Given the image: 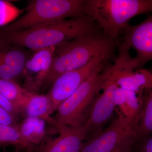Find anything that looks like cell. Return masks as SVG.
<instances>
[{"instance_id": "ac0fdd59", "label": "cell", "mask_w": 152, "mask_h": 152, "mask_svg": "<svg viewBox=\"0 0 152 152\" xmlns=\"http://www.w3.org/2000/svg\"><path fill=\"white\" fill-rule=\"evenodd\" d=\"M4 145H13L16 148L28 151H34L38 149L25 140L18 127L0 124V147Z\"/></svg>"}, {"instance_id": "52a82bcc", "label": "cell", "mask_w": 152, "mask_h": 152, "mask_svg": "<svg viewBox=\"0 0 152 152\" xmlns=\"http://www.w3.org/2000/svg\"><path fill=\"white\" fill-rule=\"evenodd\" d=\"M114 56L105 54L95 57L86 65L59 76L51 85L48 95L51 100L54 112L81 85L99 68L106 65Z\"/></svg>"}, {"instance_id": "9c48e42d", "label": "cell", "mask_w": 152, "mask_h": 152, "mask_svg": "<svg viewBox=\"0 0 152 152\" xmlns=\"http://www.w3.org/2000/svg\"><path fill=\"white\" fill-rule=\"evenodd\" d=\"M102 79V94L96 98L83 125L87 133L85 141L96 137L103 132L104 126L110 119L116 107L114 95L118 86L115 82Z\"/></svg>"}, {"instance_id": "ba28073f", "label": "cell", "mask_w": 152, "mask_h": 152, "mask_svg": "<svg viewBox=\"0 0 152 152\" xmlns=\"http://www.w3.org/2000/svg\"><path fill=\"white\" fill-rule=\"evenodd\" d=\"M134 126L121 114L101 134L83 143L80 152H111L116 148L130 152Z\"/></svg>"}, {"instance_id": "277c9868", "label": "cell", "mask_w": 152, "mask_h": 152, "mask_svg": "<svg viewBox=\"0 0 152 152\" xmlns=\"http://www.w3.org/2000/svg\"><path fill=\"white\" fill-rule=\"evenodd\" d=\"M86 0H32L16 20L0 28L18 31L64 19L85 16Z\"/></svg>"}, {"instance_id": "ffe728a7", "label": "cell", "mask_w": 152, "mask_h": 152, "mask_svg": "<svg viewBox=\"0 0 152 152\" xmlns=\"http://www.w3.org/2000/svg\"><path fill=\"white\" fill-rule=\"evenodd\" d=\"M10 2L0 0V26H5L15 21L24 13Z\"/></svg>"}, {"instance_id": "8992f818", "label": "cell", "mask_w": 152, "mask_h": 152, "mask_svg": "<svg viewBox=\"0 0 152 152\" xmlns=\"http://www.w3.org/2000/svg\"><path fill=\"white\" fill-rule=\"evenodd\" d=\"M118 46V54L115 63L106 65L102 77L115 82L122 88L143 96L152 87L151 72L143 68L137 70L134 58L130 54V49L123 42Z\"/></svg>"}, {"instance_id": "7c38bea8", "label": "cell", "mask_w": 152, "mask_h": 152, "mask_svg": "<svg viewBox=\"0 0 152 152\" xmlns=\"http://www.w3.org/2000/svg\"><path fill=\"white\" fill-rule=\"evenodd\" d=\"M54 127L59 135L49 139L38 148L37 152H80L87 133L83 125L80 126H63L56 122Z\"/></svg>"}, {"instance_id": "6da1fadb", "label": "cell", "mask_w": 152, "mask_h": 152, "mask_svg": "<svg viewBox=\"0 0 152 152\" xmlns=\"http://www.w3.org/2000/svg\"><path fill=\"white\" fill-rule=\"evenodd\" d=\"M99 28L88 16L64 19L18 31H0V39L32 51L56 47Z\"/></svg>"}, {"instance_id": "e0dca14e", "label": "cell", "mask_w": 152, "mask_h": 152, "mask_svg": "<svg viewBox=\"0 0 152 152\" xmlns=\"http://www.w3.org/2000/svg\"><path fill=\"white\" fill-rule=\"evenodd\" d=\"M149 69L152 73V66ZM136 128L134 139L144 137L152 134V87L145 95Z\"/></svg>"}, {"instance_id": "484cf974", "label": "cell", "mask_w": 152, "mask_h": 152, "mask_svg": "<svg viewBox=\"0 0 152 152\" xmlns=\"http://www.w3.org/2000/svg\"><path fill=\"white\" fill-rule=\"evenodd\" d=\"M121 152H127V151H123V150H122V151Z\"/></svg>"}, {"instance_id": "7402d4cb", "label": "cell", "mask_w": 152, "mask_h": 152, "mask_svg": "<svg viewBox=\"0 0 152 152\" xmlns=\"http://www.w3.org/2000/svg\"><path fill=\"white\" fill-rule=\"evenodd\" d=\"M0 106L10 113L17 119L23 116L21 108L18 105L14 103L5 97L0 93Z\"/></svg>"}, {"instance_id": "d4e9b609", "label": "cell", "mask_w": 152, "mask_h": 152, "mask_svg": "<svg viewBox=\"0 0 152 152\" xmlns=\"http://www.w3.org/2000/svg\"><path fill=\"white\" fill-rule=\"evenodd\" d=\"M122 150L120 148H116L113 150L111 152H121Z\"/></svg>"}, {"instance_id": "9a60e30c", "label": "cell", "mask_w": 152, "mask_h": 152, "mask_svg": "<svg viewBox=\"0 0 152 152\" xmlns=\"http://www.w3.org/2000/svg\"><path fill=\"white\" fill-rule=\"evenodd\" d=\"M30 55L26 49L0 39V64L10 67L19 77L23 75Z\"/></svg>"}, {"instance_id": "5b68a950", "label": "cell", "mask_w": 152, "mask_h": 152, "mask_svg": "<svg viewBox=\"0 0 152 152\" xmlns=\"http://www.w3.org/2000/svg\"><path fill=\"white\" fill-rule=\"evenodd\" d=\"M105 66L95 71L60 105L53 117L58 124L70 127L85 124L92 106L102 90V72Z\"/></svg>"}, {"instance_id": "8fae6325", "label": "cell", "mask_w": 152, "mask_h": 152, "mask_svg": "<svg viewBox=\"0 0 152 152\" xmlns=\"http://www.w3.org/2000/svg\"><path fill=\"white\" fill-rule=\"evenodd\" d=\"M56 47L33 51L26 62L23 75L25 77L24 88L37 93L45 85L51 69Z\"/></svg>"}, {"instance_id": "4fadbf2b", "label": "cell", "mask_w": 152, "mask_h": 152, "mask_svg": "<svg viewBox=\"0 0 152 152\" xmlns=\"http://www.w3.org/2000/svg\"><path fill=\"white\" fill-rule=\"evenodd\" d=\"M22 110L25 118L42 119L53 126L56 123L53 117L51 116L54 112L51 100L48 94H39L28 92Z\"/></svg>"}, {"instance_id": "d6986e66", "label": "cell", "mask_w": 152, "mask_h": 152, "mask_svg": "<svg viewBox=\"0 0 152 152\" xmlns=\"http://www.w3.org/2000/svg\"><path fill=\"white\" fill-rule=\"evenodd\" d=\"M28 92L15 81L0 78V93L9 100L18 105L21 109Z\"/></svg>"}, {"instance_id": "44dd1931", "label": "cell", "mask_w": 152, "mask_h": 152, "mask_svg": "<svg viewBox=\"0 0 152 152\" xmlns=\"http://www.w3.org/2000/svg\"><path fill=\"white\" fill-rule=\"evenodd\" d=\"M130 152H152V134L144 137L133 139Z\"/></svg>"}, {"instance_id": "cb8c5ba5", "label": "cell", "mask_w": 152, "mask_h": 152, "mask_svg": "<svg viewBox=\"0 0 152 152\" xmlns=\"http://www.w3.org/2000/svg\"><path fill=\"white\" fill-rule=\"evenodd\" d=\"M37 150H34V151H28L21 148H17L16 149L14 152H37Z\"/></svg>"}, {"instance_id": "3957f363", "label": "cell", "mask_w": 152, "mask_h": 152, "mask_svg": "<svg viewBox=\"0 0 152 152\" xmlns=\"http://www.w3.org/2000/svg\"><path fill=\"white\" fill-rule=\"evenodd\" d=\"M152 12V0H86L84 12L119 45L121 33L134 17Z\"/></svg>"}, {"instance_id": "2e32d148", "label": "cell", "mask_w": 152, "mask_h": 152, "mask_svg": "<svg viewBox=\"0 0 152 152\" xmlns=\"http://www.w3.org/2000/svg\"><path fill=\"white\" fill-rule=\"evenodd\" d=\"M46 122L36 118H25L18 125L21 135L28 143L39 147L45 141Z\"/></svg>"}, {"instance_id": "5bb4252c", "label": "cell", "mask_w": 152, "mask_h": 152, "mask_svg": "<svg viewBox=\"0 0 152 152\" xmlns=\"http://www.w3.org/2000/svg\"><path fill=\"white\" fill-rule=\"evenodd\" d=\"M145 96H140L132 91L118 87L114 95L115 106H118L122 115L134 126L141 111Z\"/></svg>"}, {"instance_id": "7a4b0ae2", "label": "cell", "mask_w": 152, "mask_h": 152, "mask_svg": "<svg viewBox=\"0 0 152 152\" xmlns=\"http://www.w3.org/2000/svg\"><path fill=\"white\" fill-rule=\"evenodd\" d=\"M116 43L99 29L56 47L53 61L45 85H51L59 76L86 65L95 58L113 54Z\"/></svg>"}, {"instance_id": "30bf717a", "label": "cell", "mask_w": 152, "mask_h": 152, "mask_svg": "<svg viewBox=\"0 0 152 152\" xmlns=\"http://www.w3.org/2000/svg\"><path fill=\"white\" fill-rule=\"evenodd\" d=\"M124 43L135 50L134 58L137 69L152 61V14L136 25H128L124 30Z\"/></svg>"}, {"instance_id": "603a6c76", "label": "cell", "mask_w": 152, "mask_h": 152, "mask_svg": "<svg viewBox=\"0 0 152 152\" xmlns=\"http://www.w3.org/2000/svg\"><path fill=\"white\" fill-rule=\"evenodd\" d=\"M18 119L0 106V124L18 127Z\"/></svg>"}]
</instances>
